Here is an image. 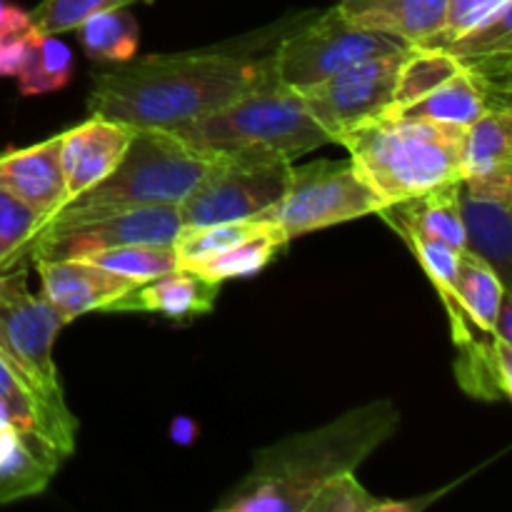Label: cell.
Listing matches in <instances>:
<instances>
[{
    "label": "cell",
    "instance_id": "1",
    "mask_svg": "<svg viewBox=\"0 0 512 512\" xmlns=\"http://www.w3.org/2000/svg\"><path fill=\"white\" fill-rule=\"evenodd\" d=\"M263 58L253 50H195L158 53L95 73L90 113L133 128H178L218 113L258 80Z\"/></svg>",
    "mask_w": 512,
    "mask_h": 512
},
{
    "label": "cell",
    "instance_id": "2",
    "mask_svg": "<svg viewBox=\"0 0 512 512\" xmlns=\"http://www.w3.org/2000/svg\"><path fill=\"white\" fill-rule=\"evenodd\" d=\"M393 400L348 410L310 433H295L258 450L253 470L223 495L215 510L305 512L315 490L340 470H355L398 430Z\"/></svg>",
    "mask_w": 512,
    "mask_h": 512
},
{
    "label": "cell",
    "instance_id": "3",
    "mask_svg": "<svg viewBox=\"0 0 512 512\" xmlns=\"http://www.w3.org/2000/svg\"><path fill=\"white\" fill-rule=\"evenodd\" d=\"M460 125L440 120L378 115L348 130L338 145L385 208L460 180Z\"/></svg>",
    "mask_w": 512,
    "mask_h": 512
},
{
    "label": "cell",
    "instance_id": "4",
    "mask_svg": "<svg viewBox=\"0 0 512 512\" xmlns=\"http://www.w3.org/2000/svg\"><path fill=\"white\" fill-rule=\"evenodd\" d=\"M175 130L208 150H270L293 163L295 158L330 143L315 123L300 90L278 78L273 53L265 55L258 80L218 113L183 123Z\"/></svg>",
    "mask_w": 512,
    "mask_h": 512
},
{
    "label": "cell",
    "instance_id": "5",
    "mask_svg": "<svg viewBox=\"0 0 512 512\" xmlns=\"http://www.w3.org/2000/svg\"><path fill=\"white\" fill-rule=\"evenodd\" d=\"M220 150L200 148L168 128H135L113 173L58 213L180 205L213 168Z\"/></svg>",
    "mask_w": 512,
    "mask_h": 512
},
{
    "label": "cell",
    "instance_id": "6",
    "mask_svg": "<svg viewBox=\"0 0 512 512\" xmlns=\"http://www.w3.org/2000/svg\"><path fill=\"white\" fill-rule=\"evenodd\" d=\"M410 48L405 40L350 20L340 5L325 13L300 15L273 50L275 70L295 90L313 88L348 65Z\"/></svg>",
    "mask_w": 512,
    "mask_h": 512
},
{
    "label": "cell",
    "instance_id": "7",
    "mask_svg": "<svg viewBox=\"0 0 512 512\" xmlns=\"http://www.w3.org/2000/svg\"><path fill=\"white\" fill-rule=\"evenodd\" d=\"M293 163L270 150H220L213 168L178 205L180 225L255 218L283 198Z\"/></svg>",
    "mask_w": 512,
    "mask_h": 512
},
{
    "label": "cell",
    "instance_id": "8",
    "mask_svg": "<svg viewBox=\"0 0 512 512\" xmlns=\"http://www.w3.org/2000/svg\"><path fill=\"white\" fill-rule=\"evenodd\" d=\"M68 323L43 295L30 293L25 265L0 273V350L55 413L73 418L53 360L55 338Z\"/></svg>",
    "mask_w": 512,
    "mask_h": 512
},
{
    "label": "cell",
    "instance_id": "9",
    "mask_svg": "<svg viewBox=\"0 0 512 512\" xmlns=\"http://www.w3.org/2000/svg\"><path fill=\"white\" fill-rule=\"evenodd\" d=\"M385 208L373 188L365 183L353 160H315L290 170L283 198L258 218L270 220L293 240L313 230L358 220Z\"/></svg>",
    "mask_w": 512,
    "mask_h": 512
},
{
    "label": "cell",
    "instance_id": "10",
    "mask_svg": "<svg viewBox=\"0 0 512 512\" xmlns=\"http://www.w3.org/2000/svg\"><path fill=\"white\" fill-rule=\"evenodd\" d=\"M180 228L183 225H180L178 205L55 213L40 230L33 260L80 258L85 253L120 248V245H173Z\"/></svg>",
    "mask_w": 512,
    "mask_h": 512
},
{
    "label": "cell",
    "instance_id": "11",
    "mask_svg": "<svg viewBox=\"0 0 512 512\" xmlns=\"http://www.w3.org/2000/svg\"><path fill=\"white\" fill-rule=\"evenodd\" d=\"M408 48L348 65L313 88L300 90L315 123L338 143L348 130L378 118L393 105L400 65Z\"/></svg>",
    "mask_w": 512,
    "mask_h": 512
},
{
    "label": "cell",
    "instance_id": "12",
    "mask_svg": "<svg viewBox=\"0 0 512 512\" xmlns=\"http://www.w3.org/2000/svg\"><path fill=\"white\" fill-rule=\"evenodd\" d=\"M133 130L128 123L90 113L85 123L60 133V165L68 203L113 173L133 138Z\"/></svg>",
    "mask_w": 512,
    "mask_h": 512
},
{
    "label": "cell",
    "instance_id": "13",
    "mask_svg": "<svg viewBox=\"0 0 512 512\" xmlns=\"http://www.w3.org/2000/svg\"><path fill=\"white\" fill-rule=\"evenodd\" d=\"M43 280V298L68 320L85 313H105L115 300L138 288V280L123 278L118 273L100 268L80 258L63 260H33Z\"/></svg>",
    "mask_w": 512,
    "mask_h": 512
},
{
    "label": "cell",
    "instance_id": "14",
    "mask_svg": "<svg viewBox=\"0 0 512 512\" xmlns=\"http://www.w3.org/2000/svg\"><path fill=\"white\" fill-rule=\"evenodd\" d=\"M0 188L35 210L45 228V223L68 203L60 165V133L30 148L0 153Z\"/></svg>",
    "mask_w": 512,
    "mask_h": 512
},
{
    "label": "cell",
    "instance_id": "15",
    "mask_svg": "<svg viewBox=\"0 0 512 512\" xmlns=\"http://www.w3.org/2000/svg\"><path fill=\"white\" fill-rule=\"evenodd\" d=\"M63 455L38 430L0 425V503L40 495Z\"/></svg>",
    "mask_w": 512,
    "mask_h": 512
},
{
    "label": "cell",
    "instance_id": "16",
    "mask_svg": "<svg viewBox=\"0 0 512 512\" xmlns=\"http://www.w3.org/2000/svg\"><path fill=\"white\" fill-rule=\"evenodd\" d=\"M220 283L203 278L190 268H175L170 273L145 280L105 313H160L168 318L185 320L205 315L215 308Z\"/></svg>",
    "mask_w": 512,
    "mask_h": 512
},
{
    "label": "cell",
    "instance_id": "17",
    "mask_svg": "<svg viewBox=\"0 0 512 512\" xmlns=\"http://www.w3.org/2000/svg\"><path fill=\"white\" fill-rule=\"evenodd\" d=\"M440 50L453 55L460 68L483 75L495 95L510 100V58H512V0L495 10L483 23L473 25L458 38L448 40Z\"/></svg>",
    "mask_w": 512,
    "mask_h": 512
},
{
    "label": "cell",
    "instance_id": "18",
    "mask_svg": "<svg viewBox=\"0 0 512 512\" xmlns=\"http://www.w3.org/2000/svg\"><path fill=\"white\" fill-rule=\"evenodd\" d=\"M488 105H510V100L495 95L488 80L475 70L460 68L453 78L440 83L415 103L403 108L388 110L385 115H398V118H423L440 120V123H453L460 128H468Z\"/></svg>",
    "mask_w": 512,
    "mask_h": 512
},
{
    "label": "cell",
    "instance_id": "19",
    "mask_svg": "<svg viewBox=\"0 0 512 512\" xmlns=\"http://www.w3.org/2000/svg\"><path fill=\"white\" fill-rule=\"evenodd\" d=\"M445 5L448 0H345L340 8L358 25L423 45L443 28Z\"/></svg>",
    "mask_w": 512,
    "mask_h": 512
},
{
    "label": "cell",
    "instance_id": "20",
    "mask_svg": "<svg viewBox=\"0 0 512 512\" xmlns=\"http://www.w3.org/2000/svg\"><path fill=\"white\" fill-rule=\"evenodd\" d=\"M460 180L438 185L433 190L400 200L380 210V218L388 220L395 230H413L450 243L453 248L465 250V230L460 218Z\"/></svg>",
    "mask_w": 512,
    "mask_h": 512
},
{
    "label": "cell",
    "instance_id": "21",
    "mask_svg": "<svg viewBox=\"0 0 512 512\" xmlns=\"http://www.w3.org/2000/svg\"><path fill=\"white\" fill-rule=\"evenodd\" d=\"M460 218L465 230V250L483 258L508 288L512 258L510 200L478 198L460 188Z\"/></svg>",
    "mask_w": 512,
    "mask_h": 512
},
{
    "label": "cell",
    "instance_id": "22",
    "mask_svg": "<svg viewBox=\"0 0 512 512\" xmlns=\"http://www.w3.org/2000/svg\"><path fill=\"white\" fill-rule=\"evenodd\" d=\"M455 378L470 398L505 400L512 395V343L495 333H475L455 345Z\"/></svg>",
    "mask_w": 512,
    "mask_h": 512
},
{
    "label": "cell",
    "instance_id": "23",
    "mask_svg": "<svg viewBox=\"0 0 512 512\" xmlns=\"http://www.w3.org/2000/svg\"><path fill=\"white\" fill-rule=\"evenodd\" d=\"M0 403L8 408L13 425L20 428L38 430L50 443L58 448L63 458H68L75 450V430L78 420L58 415L33 388L28 380L20 375V370L10 363L0 350Z\"/></svg>",
    "mask_w": 512,
    "mask_h": 512
},
{
    "label": "cell",
    "instance_id": "24",
    "mask_svg": "<svg viewBox=\"0 0 512 512\" xmlns=\"http://www.w3.org/2000/svg\"><path fill=\"white\" fill-rule=\"evenodd\" d=\"M512 170L510 105H488L468 128L460 143V178Z\"/></svg>",
    "mask_w": 512,
    "mask_h": 512
},
{
    "label": "cell",
    "instance_id": "25",
    "mask_svg": "<svg viewBox=\"0 0 512 512\" xmlns=\"http://www.w3.org/2000/svg\"><path fill=\"white\" fill-rule=\"evenodd\" d=\"M508 288L500 275L470 250L460 253L458 278H455V300L468 323L480 333H493L500 303Z\"/></svg>",
    "mask_w": 512,
    "mask_h": 512
},
{
    "label": "cell",
    "instance_id": "26",
    "mask_svg": "<svg viewBox=\"0 0 512 512\" xmlns=\"http://www.w3.org/2000/svg\"><path fill=\"white\" fill-rule=\"evenodd\" d=\"M288 243L290 240L285 238L283 230L275 223H270L268 228L250 235L248 240L233 245L225 253L198 260V263H190L185 268L195 270V273H200L208 280H215V283H223L228 278H248V275H255L263 268H268Z\"/></svg>",
    "mask_w": 512,
    "mask_h": 512
},
{
    "label": "cell",
    "instance_id": "27",
    "mask_svg": "<svg viewBox=\"0 0 512 512\" xmlns=\"http://www.w3.org/2000/svg\"><path fill=\"white\" fill-rule=\"evenodd\" d=\"M80 45L90 60L100 63H125L133 60L140 45V28L128 8L103 10L85 18L78 28Z\"/></svg>",
    "mask_w": 512,
    "mask_h": 512
},
{
    "label": "cell",
    "instance_id": "28",
    "mask_svg": "<svg viewBox=\"0 0 512 512\" xmlns=\"http://www.w3.org/2000/svg\"><path fill=\"white\" fill-rule=\"evenodd\" d=\"M15 78L23 95L55 93L73 78V53L58 35H45L33 28L23 68Z\"/></svg>",
    "mask_w": 512,
    "mask_h": 512
},
{
    "label": "cell",
    "instance_id": "29",
    "mask_svg": "<svg viewBox=\"0 0 512 512\" xmlns=\"http://www.w3.org/2000/svg\"><path fill=\"white\" fill-rule=\"evenodd\" d=\"M460 70V63L450 53L440 48H425V45H410L403 65H400L398 85H395L393 105L388 110L403 108V105L415 103L430 90L438 88L448 78H453ZM385 110V113H388Z\"/></svg>",
    "mask_w": 512,
    "mask_h": 512
},
{
    "label": "cell",
    "instance_id": "30",
    "mask_svg": "<svg viewBox=\"0 0 512 512\" xmlns=\"http://www.w3.org/2000/svg\"><path fill=\"white\" fill-rule=\"evenodd\" d=\"M43 220L23 200L0 188V273L33 260Z\"/></svg>",
    "mask_w": 512,
    "mask_h": 512
},
{
    "label": "cell",
    "instance_id": "31",
    "mask_svg": "<svg viewBox=\"0 0 512 512\" xmlns=\"http://www.w3.org/2000/svg\"><path fill=\"white\" fill-rule=\"evenodd\" d=\"M270 225V220L263 218H243L230 220V223H215V225H200V228H180L178 238L173 240V250L178 255L180 268L198 260L213 258V255L225 253L233 245L243 243L250 235L260 233Z\"/></svg>",
    "mask_w": 512,
    "mask_h": 512
},
{
    "label": "cell",
    "instance_id": "32",
    "mask_svg": "<svg viewBox=\"0 0 512 512\" xmlns=\"http://www.w3.org/2000/svg\"><path fill=\"white\" fill-rule=\"evenodd\" d=\"M80 260H88V263L100 265V268L123 275V278L138 280V283H145V280H153L158 275L180 268L173 245H120V248L85 253L80 255Z\"/></svg>",
    "mask_w": 512,
    "mask_h": 512
},
{
    "label": "cell",
    "instance_id": "33",
    "mask_svg": "<svg viewBox=\"0 0 512 512\" xmlns=\"http://www.w3.org/2000/svg\"><path fill=\"white\" fill-rule=\"evenodd\" d=\"M135 3H153V0H40L30 10V23L38 33L58 35L75 30L93 13L113 8H130Z\"/></svg>",
    "mask_w": 512,
    "mask_h": 512
},
{
    "label": "cell",
    "instance_id": "34",
    "mask_svg": "<svg viewBox=\"0 0 512 512\" xmlns=\"http://www.w3.org/2000/svg\"><path fill=\"white\" fill-rule=\"evenodd\" d=\"M305 512H380V500L358 483L353 470H340L315 490Z\"/></svg>",
    "mask_w": 512,
    "mask_h": 512
},
{
    "label": "cell",
    "instance_id": "35",
    "mask_svg": "<svg viewBox=\"0 0 512 512\" xmlns=\"http://www.w3.org/2000/svg\"><path fill=\"white\" fill-rule=\"evenodd\" d=\"M510 0H448L445 5V20L443 28H440L438 35L423 43L425 48H443L448 40L458 38L465 30H470L473 25L483 23L485 18L495 13V10L503 8Z\"/></svg>",
    "mask_w": 512,
    "mask_h": 512
},
{
    "label": "cell",
    "instance_id": "36",
    "mask_svg": "<svg viewBox=\"0 0 512 512\" xmlns=\"http://www.w3.org/2000/svg\"><path fill=\"white\" fill-rule=\"evenodd\" d=\"M30 38H33V28L0 38V78L18 75V70L23 68L25 53H28Z\"/></svg>",
    "mask_w": 512,
    "mask_h": 512
},
{
    "label": "cell",
    "instance_id": "37",
    "mask_svg": "<svg viewBox=\"0 0 512 512\" xmlns=\"http://www.w3.org/2000/svg\"><path fill=\"white\" fill-rule=\"evenodd\" d=\"M30 28H33V23H30L28 10L18 8V5L8 3V0H0V38L25 33Z\"/></svg>",
    "mask_w": 512,
    "mask_h": 512
},
{
    "label": "cell",
    "instance_id": "38",
    "mask_svg": "<svg viewBox=\"0 0 512 512\" xmlns=\"http://www.w3.org/2000/svg\"><path fill=\"white\" fill-rule=\"evenodd\" d=\"M168 435L175 445H180V448H190L200 435L198 420H193L190 415H178V418L170 420Z\"/></svg>",
    "mask_w": 512,
    "mask_h": 512
},
{
    "label": "cell",
    "instance_id": "39",
    "mask_svg": "<svg viewBox=\"0 0 512 512\" xmlns=\"http://www.w3.org/2000/svg\"><path fill=\"white\" fill-rule=\"evenodd\" d=\"M8 423H13V420H10L8 408H5V405L0 403V425H8Z\"/></svg>",
    "mask_w": 512,
    "mask_h": 512
},
{
    "label": "cell",
    "instance_id": "40",
    "mask_svg": "<svg viewBox=\"0 0 512 512\" xmlns=\"http://www.w3.org/2000/svg\"><path fill=\"white\" fill-rule=\"evenodd\" d=\"M343 3H345V0H343Z\"/></svg>",
    "mask_w": 512,
    "mask_h": 512
}]
</instances>
